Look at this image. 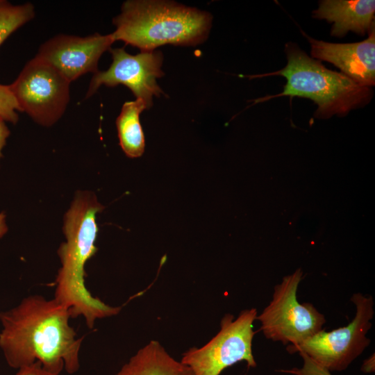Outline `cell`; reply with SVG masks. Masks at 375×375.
<instances>
[{
    "instance_id": "1",
    "label": "cell",
    "mask_w": 375,
    "mask_h": 375,
    "mask_svg": "<svg viewBox=\"0 0 375 375\" xmlns=\"http://www.w3.org/2000/svg\"><path fill=\"white\" fill-rule=\"evenodd\" d=\"M70 318L66 306L39 294L0 311V349L7 364L19 369L39 362L52 374L77 372L83 338L70 326Z\"/></svg>"
},
{
    "instance_id": "2",
    "label": "cell",
    "mask_w": 375,
    "mask_h": 375,
    "mask_svg": "<svg viewBox=\"0 0 375 375\" xmlns=\"http://www.w3.org/2000/svg\"><path fill=\"white\" fill-rule=\"evenodd\" d=\"M103 209L94 193L76 192L64 215L65 241L58 249L61 266L53 299L69 309L72 318L82 316L89 328L97 319L116 315L121 310V307L109 306L93 297L85 283L86 263L97 251V215Z\"/></svg>"
},
{
    "instance_id": "3",
    "label": "cell",
    "mask_w": 375,
    "mask_h": 375,
    "mask_svg": "<svg viewBox=\"0 0 375 375\" xmlns=\"http://www.w3.org/2000/svg\"><path fill=\"white\" fill-rule=\"evenodd\" d=\"M212 16L197 8L165 1H126L113 19L115 42L150 51L161 45L194 46L206 40Z\"/></svg>"
},
{
    "instance_id": "4",
    "label": "cell",
    "mask_w": 375,
    "mask_h": 375,
    "mask_svg": "<svg viewBox=\"0 0 375 375\" xmlns=\"http://www.w3.org/2000/svg\"><path fill=\"white\" fill-rule=\"evenodd\" d=\"M288 63L283 69L249 78L281 76L287 82L283 92L254 100L263 102L285 96L312 100L317 109L315 116L326 119L332 115L344 116L350 110L367 104L373 96L371 88L364 86L342 72L326 68L320 61L309 57L292 42L285 45Z\"/></svg>"
},
{
    "instance_id": "5",
    "label": "cell",
    "mask_w": 375,
    "mask_h": 375,
    "mask_svg": "<svg viewBox=\"0 0 375 375\" xmlns=\"http://www.w3.org/2000/svg\"><path fill=\"white\" fill-rule=\"evenodd\" d=\"M351 301L356 312L348 325L328 332L322 329L299 344H288L287 351L303 352L330 372L345 369L369 344L366 335L374 313L371 296L356 293Z\"/></svg>"
},
{
    "instance_id": "6",
    "label": "cell",
    "mask_w": 375,
    "mask_h": 375,
    "mask_svg": "<svg viewBox=\"0 0 375 375\" xmlns=\"http://www.w3.org/2000/svg\"><path fill=\"white\" fill-rule=\"evenodd\" d=\"M256 317L254 308L241 311L236 319L233 315H225L217 335L203 347L189 349L181 362L190 368L193 375H219L241 361H246L248 367H256L252 353L256 334L253 324Z\"/></svg>"
},
{
    "instance_id": "7",
    "label": "cell",
    "mask_w": 375,
    "mask_h": 375,
    "mask_svg": "<svg viewBox=\"0 0 375 375\" xmlns=\"http://www.w3.org/2000/svg\"><path fill=\"white\" fill-rule=\"evenodd\" d=\"M301 269L283 278L274 287L272 299L256 319L267 339L283 344H299L323 329L326 319L310 303H300L297 292L302 278Z\"/></svg>"
},
{
    "instance_id": "8",
    "label": "cell",
    "mask_w": 375,
    "mask_h": 375,
    "mask_svg": "<svg viewBox=\"0 0 375 375\" xmlns=\"http://www.w3.org/2000/svg\"><path fill=\"white\" fill-rule=\"evenodd\" d=\"M70 82L53 67L34 57L9 85L22 112L36 123L51 126L64 114L69 101Z\"/></svg>"
},
{
    "instance_id": "9",
    "label": "cell",
    "mask_w": 375,
    "mask_h": 375,
    "mask_svg": "<svg viewBox=\"0 0 375 375\" xmlns=\"http://www.w3.org/2000/svg\"><path fill=\"white\" fill-rule=\"evenodd\" d=\"M109 51L112 64L107 70L94 74L85 98L92 96L102 85L115 87L122 84L128 88L136 99H142L149 109L153 96L165 94L156 82L157 78L164 76L160 51H141L131 55L124 48H110Z\"/></svg>"
},
{
    "instance_id": "10",
    "label": "cell",
    "mask_w": 375,
    "mask_h": 375,
    "mask_svg": "<svg viewBox=\"0 0 375 375\" xmlns=\"http://www.w3.org/2000/svg\"><path fill=\"white\" fill-rule=\"evenodd\" d=\"M115 42L110 34L81 37L58 35L40 47L35 57L53 67L70 83L89 72L97 73L101 55Z\"/></svg>"
},
{
    "instance_id": "11",
    "label": "cell",
    "mask_w": 375,
    "mask_h": 375,
    "mask_svg": "<svg viewBox=\"0 0 375 375\" xmlns=\"http://www.w3.org/2000/svg\"><path fill=\"white\" fill-rule=\"evenodd\" d=\"M310 44L312 58L326 61L358 83L371 88L375 84V26L367 39L353 43H330L314 39L302 32Z\"/></svg>"
},
{
    "instance_id": "12",
    "label": "cell",
    "mask_w": 375,
    "mask_h": 375,
    "mask_svg": "<svg viewBox=\"0 0 375 375\" xmlns=\"http://www.w3.org/2000/svg\"><path fill=\"white\" fill-rule=\"evenodd\" d=\"M374 0H323L312 17L333 23L331 35L342 38L347 32L365 35L374 27Z\"/></svg>"
},
{
    "instance_id": "13",
    "label": "cell",
    "mask_w": 375,
    "mask_h": 375,
    "mask_svg": "<svg viewBox=\"0 0 375 375\" xmlns=\"http://www.w3.org/2000/svg\"><path fill=\"white\" fill-rule=\"evenodd\" d=\"M115 375H193L190 368L151 340L140 349Z\"/></svg>"
},
{
    "instance_id": "14",
    "label": "cell",
    "mask_w": 375,
    "mask_h": 375,
    "mask_svg": "<svg viewBox=\"0 0 375 375\" xmlns=\"http://www.w3.org/2000/svg\"><path fill=\"white\" fill-rule=\"evenodd\" d=\"M145 109L147 107L142 99L126 101L116 119L119 145L130 158L140 157L144 151L145 140L140 115Z\"/></svg>"
},
{
    "instance_id": "15",
    "label": "cell",
    "mask_w": 375,
    "mask_h": 375,
    "mask_svg": "<svg viewBox=\"0 0 375 375\" xmlns=\"http://www.w3.org/2000/svg\"><path fill=\"white\" fill-rule=\"evenodd\" d=\"M34 16L35 8L31 3L15 5L6 0H0V46Z\"/></svg>"
},
{
    "instance_id": "16",
    "label": "cell",
    "mask_w": 375,
    "mask_h": 375,
    "mask_svg": "<svg viewBox=\"0 0 375 375\" xmlns=\"http://www.w3.org/2000/svg\"><path fill=\"white\" fill-rule=\"evenodd\" d=\"M18 111L22 112L21 108L9 85L0 84V118L16 124L19 119Z\"/></svg>"
},
{
    "instance_id": "17",
    "label": "cell",
    "mask_w": 375,
    "mask_h": 375,
    "mask_svg": "<svg viewBox=\"0 0 375 375\" xmlns=\"http://www.w3.org/2000/svg\"><path fill=\"white\" fill-rule=\"evenodd\" d=\"M303 360L301 368L294 367L291 369H282L281 372L294 375H331V372L317 363L303 352H299Z\"/></svg>"
},
{
    "instance_id": "18",
    "label": "cell",
    "mask_w": 375,
    "mask_h": 375,
    "mask_svg": "<svg viewBox=\"0 0 375 375\" xmlns=\"http://www.w3.org/2000/svg\"><path fill=\"white\" fill-rule=\"evenodd\" d=\"M16 375H59L52 374L45 370L39 362H35L30 365L21 367L18 369Z\"/></svg>"
},
{
    "instance_id": "19",
    "label": "cell",
    "mask_w": 375,
    "mask_h": 375,
    "mask_svg": "<svg viewBox=\"0 0 375 375\" xmlns=\"http://www.w3.org/2000/svg\"><path fill=\"white\" fill-rule=\"evenodd\" d=\"M10 131L5 121L0 118V158L2 156L1 151L6 144V139L9 136Z\"/></svg>"
},
{
    "instance_id": "20",
    "label": "cell",
    "mask_w": 375,
    "mask_h": 375,
    "mask_svg": "<svg viewBox=\"0 0 375 375\" xmlns=\"http://www.w3.org/2000/svg\"><path fill=\"white\" fill-rule=\"evenodd\" d=\"M8 227L6 224V215L0 213V238H2L7 232Z\"/></svg>"
}]
</instances>
